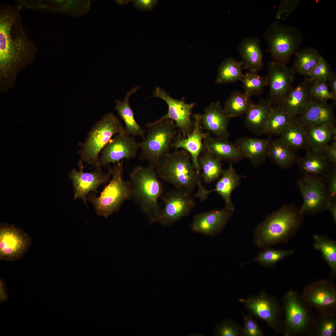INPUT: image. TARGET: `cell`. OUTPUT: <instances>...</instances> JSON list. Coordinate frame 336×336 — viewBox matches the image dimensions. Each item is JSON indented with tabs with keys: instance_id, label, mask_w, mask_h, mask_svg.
Segmentation results:
<instances>
[{
	"instance_id": "obj_1",
	"label": "cell",
	"mask_w": 336,
	"mask_h": 336,
	"mask_svg": "<svg viewBox=\"0 0 336 336\" xmlns=\"http://www.w3.org/2000/svg\"><path fill=\"white\" fill-rule=\"evenodd\" d=\"M19 5L0 6V67L4 74L13 73L31 63L37 50L26 35Z\"/></svg>"
},
{
	"instance_id": "obj_2",
	"label": "cell",
	"mask_w": 336,
	"mask_h": 336,
	"mask_svg": "<svg viewBox=\"0 0 336 336\" xmlns=\"http://www.w3.org/2000/svg\"><path fill=\"white\" fill-rule=\"evenodd\" d=\"M303 215L292 205L283 206L268 215L255 229V245L260 248H266L287 242L299 228Z\"/></svg>"
},
{
	"instance_id": "obj_3",
	"label": "cell",
	"mask_w": 336,
	"mask_h": 336,
	"mask_svg": "<svg viewBox=\"0 0 336 336\" xmlns=\"http://www.w3.org/2000/svg\"><path fill=\"white\" fill-rule=\"evenodd\" d=\"M129 179L132 198L148 216L150 224L158 222L161 210L158 200L163 188L156 170L149 166H137Z\"/></svg>"
},
{
	"instance_id": "obj_4",
	"label": "cell",
	"mask_w": 336,
	"mask_h": 336,
	"mask_svg": "<svg viewBox=\"0 0 336 336\" xmlns=\"http://www.w3.org/2000/svg\"><path fill=\"white\" fill-rule=\"evenodd\" d=\"M158 177L175 189L192 194L196 186L202 184L200 173L194 166L189 154L176 149L164 155L156 169Z\"/></svg>"
},
{
	"instance_id": "obj_5",
	"label": "cell",
	"mask_w": 336,
	"mask_h": 336,
	"mask_svg": "<svg viewBox=\"0 0 336 336\" xmlns=\"http://www.w3.org/2000/svg\"><path fill=\"white\" fill-rule=\"evenodd\" d=\"M123 160L112 166H107L108 172L112 177L109 184L99 196L91 192L87 197V200L93 204L97 214L105 218L118 211L125 201L132 198L130 182L123 178Z\"/></svg>"
},
{
	"instance_id": "obj_6",
	"label": "cell",
	"mask_w": 336,
	"mask_h": 336,
	"mask_svg": "<svg viewBox=\"0 0 336 336\" xmlns=\"http://www.w3.org/2000/svg\"><path fill=\"white\" fill-rule=\"evenodd\" d=\"M126 132L119 119L112 113H107L92 127L85 140L79 143L78 152L81 160L94 166L112 138L116 134Z\"/></svg>"
},
{
	"instance_id": "obj_7",
	"label": "cell",
	"mask_w": 336,
	"mask_h": 336,
	"mask_svg": "<svg viewBox=\"0 0 336 336\" xmlns=\"http://www.w3.org/2000/svg\"><path fill=\"white\" fill-rule=\"evenodd\" d=\"M147 126L146 136L139 143L141 151L139 158L147 160L149 166L156 170L162 157L170 152L177 129L175 122L170 119L156 120Z\"/></svg>"
},
{
	"instance_id": "obj_8",
	"label": "cell",
	"mask_w": 336,
	"mask_h": 336,
	"mask_svg": "<svg viewBox=\"0 0 336 336\" xmlns=\"http://www.w3.org/2000/svg\"><path fill=\"white\" fill-rule=\"evenodd\" d=\"M264 37L267 45V51L270 54L273 61L285 64L299 49L303 40L298 28L285 26L277 21L270 24Z\"/></svg>"
},
{
	"instance_id": "obj_9",
	"label": "cell",
	"mask_w": 336,
	"mask_h": 336,
	"mask_svg": "<svg viewBox=\"0 0 336 336\" xmlns=\"http://www.w3.org/2000/svg\"><path fill=\"white\" fill-rule=\"evenodd\" d=\"M323 178L303 175L297 182V188L303 198L299 209L304 214H315L326 209L329 201L325 184Z\"/></svg>"
},
{
	"instance_id": "obj_10",
	"label": "cell",
	"mask_w": 336,
	"mask_h": 336,
	"mask_svg": "<svg viewBox=\"0 0 336 336\" xmlns=\"http://www.w3.org/2000/svg\"><path fill=\"white\" fill-rule=\"evenodd\" d=\"M31 238L21 228L1 223L0 226V259L12 261L21 258L28 250Z\"/></svg>"
},
{
	"instance_id": "obj_11",
	"label": "cell",
	"mask_w": 336,
	"mask_h": 336,
	"mask_svg": "<svg viewBox=\"0 0 336 336\" xmlns=\"http://www.w3.org/2000/svg\"><path fill=\"white\" fill-rule=\"evenodd\" d=\"M164 206L158 222L164 226L171 225L187 216L195 205L192 194L175 189L161 196Z\"/></svg>"
},
{
	"instance_id": "obj_12",
	"label": "cell",
	"mask_w": 336,
	"mask_h": 336,
	"mask_svg": "<svg viewBox=\"0 0 336 336\" xmlns=\"http://www.w3.org/2000/svg\"><path fill=\"white\" fill-rule=\"evenodd\" d=\"M153 94V96L163 100L168 106L167 113L157 120L171 119L175 122L178 131L183 137L186 138L190 135L193 128L192 111L195 104L185 103L184 97L180 100L174 99L159 87L156 88Z\"/></svg>"
},
{
	"instance_id": "obj_13",
	"label": "cell",
	"mask_w": 336,
	"mask_h": 336,
	"mask_svg": "<svg viewBox=\"0 0 336 336\" xmlns=\"http://www.w3.org/2000/svg\"><path fill=\"white\" fill-rule=\"evenodd\" d=\"M139 149V143L133 136L126 132L116 134L103 149L97 164L91 168L114 164L124 159H132L136 156Z\"/></svg>"
},
{
	"instance_id": "obj_14",
	"label": "cell",
	"mask_w": 336,
	"mask_h": 336,
	"mask_svg": "<svg viewBox=\"0 0 336 336\" xmlns=\"http://www.w3.org/2000/svg\"><path fill=\"white\" fill-rule=\"evenodd\" d=\"M78 165L79 170L72 169L69 174L73 187L74 200L82 199L87 208V197L89 193H100L98 188L109 181L111 175L103 171L100 167L90 172H84L83 161L81 159Z\"/></svg>"
},
{
	"instance_id": "obj_15",
	"label": "cell",
	"mask_w": 336,
	"mask_h": 336,
	"mask_svg": "<svg viewBox=\"0 0 336 336\" xmlns=\"http://www.w3.org/2000/svg\"><path fill=\"white\" fill-rule=\"evenodd\" d=\"M295 73L285 64L274 61L268 65L266 76L269 88L268 99L272 105L278 104L291 90Z\"/></svg>"
},
{
	"instance_id": "obj_16",
	"label": "cell",
	"mask_w": 336,
	"mask_h": 336,
	"mask_svg": "<svg viewBox=\"0 0 336 336\" xmlns=\"http://www.w3.org/2000/svg\"><path fill=\"white\" fill-rule=\"evenodd\" d=\"M250 313L265 322L270 327L278 328L280 309L276 301L262 292L259 294L247 298H240Z\"/></svg>"
},
{
	"instance_id": "obj_17",
	"label": "cell",
	"mask_w": 336,
	"mask_h": 336,
	"mask_svg": "<svg viewBox=\"0 0 336 336\" xmlns=\"http://www.w3.org/2000/svg\"><path fill=\"white\" fill-rule=\"evenodd\" d=\"M286 334L299 333L307 327L310 317L307 310L297 295L290 291L284 299Z\"/></svg>"
},
{
	"instance_id": "obj_18",
	"label": "cell",
	"mask_w": 336,
	"mask_h": 336,
	"mask_svg": "<svg viewBox=\"0 0 336 336\" xmlns=\"http://www.w3.org/2000/svg\"><path fill=\"white\" fill-rule=\"evenodd\" d=\"M233 212L224 208L197 214L194 217L191 229L206 236H215L224 228Z\"/></svg>"
},
{
	"instance_id": "obj_19",
	"label": "cell",
	"mask_w": 336,
	"mask_h": 336,
	"mask_svg": "<svg viewBox=\"0 0 336 336\" xmlns=\"http://www.w3.org/2000/svg\"><path fill=\"white\" fill-rule=\"evenodd\" d=\"M192 116L194 120L192 133L188 136L184 138L178 131L171 144V148H173L175 150L181 149L187 152L190 156L194 166L197 171L200 173L198 158L200 154L205 150L203 140L209 133L203 132L198 114H192Z\"/></svg>"
},
{
	"instance_id": "obj_20",
	"label": "cell",
	"mask_w": 336,
	"mask_h": 336,
	"mask_svg": "<svg viewBox=\"0 0 336 336\" xmlns=\"http://www.w3.org/2000/svg\"><path fill=\"white\" fill-rule=\"evenodd\" d=\"M198 115L203 129L210 132L215 138L228 139L230 135L228 126L230 118L219 101L212 102L204 109L203 114Z\"/></svg>"
},
{
	"instance_id": "obj_21",
	"label": "cell",
	"mask_w": 336,
	"mask_h": 336,
	"mask_svg": "<svg viewBox=\"0 0 336 336\" xmlns=\"http://www.w3.org/2000/svg\"><path fill=\"white\" fill-rule=\"evenodd\" d=\"M303 295L310 305L321 311H329L335 307V290L329 282L321 280L310 284L305 289Z\"/></svg>"
},
{
	"instance_id": "obj_22",
	"label": "cell",
	"mask_w": 336,
	"mask_h": 336,
	"mask_svg": "<svg viewBox=\"0 0 336 336\" xmlns=\"http://www.w3.org/2000/svg\"><path fill=\"white\" fill-rule=\"evenodd\" d=\"M240 176L234 168L232 163L228 168L224 170L221 177L216 184L215 188L212 190H207L202 185L198 187L195 196L201 201L205 200L208 195L213 192H217L223 199L225 208L234 211V206L231 198L232 191L240 184Z\"/></svg>"
},
{
	"instance_id": "obj_23",
	"label": "cell",
	"mask_w": 336,
	"mask_h": 336,
	"mask_svg": "<svg viewBox=\"0 0 336 336\" xmlns=\"http://www.w3.org/2000/svg\"><path fill=\"white\" fill-rule=\"evenodd\" d=\"M334 105L335 103L329 104L327 101L312 97L304 111L296 117V121L302 126L324 124H335Z\"/></svg>"
},
{
	"instance_id": "obj_24",
	"label": "cell",
	"mask_w": 336,
	"mask_h": 336,
	"mask_svg": "<svg viewBox=\"0 0 336 336\" xmlns=\"http://www.w3.org/2000/svg\"><path fill=\"white\" fill-rule=\"evenodd\" d=\"M312 81L307 78L292 87L285 97L278 105L291 115L296 117L304 111L312 97L310 88Z\"/></svg>"
},
{
	"instance_id": "obj_25",
	"label": "cell",
	"mask_w": 336,
	"mask_h": 336,
	"mask_svg": "<svg viewBox=\"0 0 336 336\" xmlns=\"http://www.w3.org/2000/svg\"><path fill=\"white\" fill-rule=\"evenodd\" d=\"M244 69L258 72L264 66L263 53L259 38L253 36L244 39L237 47Z\"/></svg>"
},
{
	"instance_id": "obj_26",
	"label": "cell",
	"mask_w": 336,
	"mask_h": 336,
	"mask_svg": "<svg viewBox=\"0 0 336 336\" xmlns=\"http://www.w3.org/2000/svg\"><path fill=\"white\" fill-rule=\"evenodd\" d=\"M303 127L308 149L314 152L323 153L330 142L336 139V128L334 124H311Z\"/></svg>"
},
{
	"instance_id": "obj_27",
	"label": "cell",
	"mask_w": 336,
	"mask_h": 336,
	"mask_svg": "<svg viewBox=\"0 0 336 336\" xmlns=\"http://www.w3.org/2000/svg\"><path fill=\"white\" fill-rule=\"evenodd\" d=\"M272 106L268 98H261L257 104H253L245 114L244 122L247 129L256 135L264 133Z\"/></svg>"
},
{
	"instance_id": "obj_28",
	"label": "cell",
	"mask_w": 336,
	"mask_h": 336,
	"mask_svg": "<svg viewBox=\"0 0 336 336\" xmlns=\"http://www.w3.org/2000/svg\"><path fill=\"white\" fill-rule=\"evenodd\" d=\"M203 142L205 150L221 161L232 163L245 157L236 144L229 142L228 139L213 137L209 133L203 139Z\"/></svg>"
},
{
	"instance_id": "obj_29",
	"label": "cell",
	"mask_w": 336,
	"mask_h": 336,
	"mask_svg": "<svg viewBox=\"0 0 336 336\" xmlns=\"http://www.w3.org/2000/svg\"><path fill=\"white\" fill-rule=\"evenodd\" d=\"M271 139L249 137L239 138L235 143L247 157L254 166L264 162L268 156V152Z\"/></svg>"
},
{
	"instance_id": "obj_30",
	"label": "cell",
	"mask_w": 336,
	"mask_h": 336,
	"mask_svg": "<svg viewBox=\"0 0 336 336\" xmlns=\"http://www.w3.org/2000/svg\"><path fill=\"white\" fill-rule=\"evenodd\" d=\"M303 157L299 158L297 164L303 175L321 178L325 180L331 168V164L323 153H319L308 149Z\"/></svg>"
},
{
	"instance_id": "obj_31",
	"label": "cell",
	"mask_w": 336,
	"mask_h": 336,
	"mask_svg": "<svg viewBox=\"0 0 336 336\" xmlns=\"http://www.w3.org/2000/svg\"><path fill=\"white\" fill-rule=\"evenodd\" d=\"M139 88L137 86L131 89L127 93L122 101L115 100V109L125 123L124 128L127 134L132 136L141 137L144 140L145 138V130L135 120L134 114L129 105V102L130 96L135 93Z\"/></svg>"
},
{
	"instance_id": "obj_32",
	"label": "cell",
	"mask_w": 336,
	"mask_h": 336,
	"mask_svg": "<svg viewBox=\"0 0 336 336\" xmlns=\"http://www.w3.org/2000/svg\"><path fill=\"white\" fill-rule=\"evenodd\" d=\"M295 151L284 143L279 138L271 139L268 156L279 167L288 169L297 164L300 158Z\"/></svg>"
},
{
	"instance_id": "obj_33",
	"label": "cell",
	"mask_w": 336,
	"mask_h": 336,
	"mask_svg": "<svg viewBox=\"0 0 336 336\" xmlns=\"http://www.w3.org/2000/svg\"><path fill=\"white\" fill-rule=\"evenodd\" d=\"M292 68L294 72L307 78L311 71L323 57L317 50L312 47L299 49Z\"/></svg>"
},
{
	"instance_id": "obj_34",
	"label": "cell",
	"mask_w": 336,
	"mask_h": 336,
	"mask_svg": "<svg viewBox=\"0 0 336 336\" xmlns=\"http://www.w3.org/2000/svg\"><path fill=\"white\" fill-rule=\"evenodd\" d=\"M292 116L278 105H272L271 113L264 133L280 135L287 127L296 122Z\"/></svg>"
},
{
	"instance_id": "obj_35",
	"label": "cell",
	"mask_w": 336,
	"mask_h": 336,
	"mask_svg": "<svg viewBox=\"0 0 336 336\" xmlns=\"http://www.w3.org/2000/svg\"><path fill=\"white\" fill-rule=\"evenodd\" d=\"M198 162L201 171L200 176L206 183L218 179L223 172L222 161L205 150L199 155Z\"/></svg>"
},
{
	"instance_id": "obj_36",
	"label": "cell",
	"mask_w": 336,
	"mask_h": 336,
	"mask_svg": "<svg viewBox=\"0 0 336 336\" xmlns=\"http://www.w3.org/2000/svg\"><path fill=\"white\" fill-rule=\"evenodd\" d=\"M244 69L240 61L228 58L224 60L219 66L215 82L217 84H223L241 81Z\"/></svg>"
},
{
	"instance_id": "obj_37",
	"label": "cell",
	"mask_w": 336,
	"mask_h": 336,
	"mask_svg": "<svg viewBox=\"0 0 336 336\" xmlns=\"http://www.w3.org/2000/svg\"><path fill=\"white\" fill-rule=\"evenodd\" d=\"M253 104L245 93L234 91L225 102L223 109L230 118H235L245 114Z\"/></svg>"
},
{
	"instance_id": "obj_38",
	"label": "cell",
	"mask_w": 336,
	"mask_h": 336,
	"mask_svg": "<svg viewBox=\"0 0 336 336\" xmlns=\"http://www.w3.org/2000/svg\"><path fill=\"white\" fill-rule=\"evenodd\" d=\"M280 135V140L293 150L309 149L304 127L297 122L287 127Z\"/></svg>"
},
{
	"instance_id": "obj_39",
	"label": "cell",
	"mask_w": 336,
	"mask_h": 336,
	"mask_svg": "<svg viewBox=\"0 0 336 336\" xmlns=\"http://www.w3.org/2000/svg\"><path fill=\"white\" fill-rule=\"evenodd\" d=\"M315 249L320 251L322 258L326 261L331 269V274L336 273V243L334 240L325 236L315 235L313 236Z\"/></svg>"
},
{
	"instance_id": "obj_40",
	"label": "cell",
	"mask_w": 336,
	"mask_h": 336,
	"mask_svg": "<svg viewBox=\"0 0 336 336\" xmlns=\"http://www.w3.org/2000/svg\"><path fill=\"white\" fill-rule=\"evenodd\" d=\"M245 92L249 96L260 95L268 86L267 77L259 75L257 72H246L244 74L242 81Z\"/></svg>"
},
{
	"instance_id": "obj_41",
	"label": "cell",
	"mask_w": 336,
	"mask_h": 336,
	"mask_svg": "<svg viewBox=\"0 0 336 336\" xmlns=\"http://www.w3.org/2000/svg\"><path fill=\"white\" fill-rule=\"evenodd\" d=\"M265 249L250 262H257L265 266H272L286 257L293 254L294 252L291 250H276L268 248Z\"/></svg>"
},
{
	"instance_id": "obj_42",
	"label": "cell",
	"mask_w": 336,
	"mask_h": 336,
	"mask_svg": "<svg viewBox=\"0 0 336 336\" xmlns=\"http://www.w3.org/2000/svg\"><path fill=\"white\" fill-rule=\"evenodd\" d=\"M310 93L312 97L322 101H327L330 99L336 100L329 89L328 84L326 81H312L310 88Z\"/></svg>"
},
{
	"instance_id": "obj_43",
	"label": "cell",
	"mask_w": 336,
	"mask_h": 336,
	"mask_svg": "<svg viewBox=\"0 0 336 336\" xmlns=\"http://www.w3.org/2000/svg\"><path fill=\"white\" fill-rule=\"evenodd\" d=\"M331 72L329 64L326 59L322 57L311 71L307 78L312 81L316 80L327 81Z\"/></svg>"
},
{
	"instance_id": "obj_44",
	"label": "cell",
	"mask_w": 336,
	"mask_h": 336,
	"mask_svg": "<svg viewBox=\"0 0 336 336\" xmlns=\"http://www.w3.org/2000/svg\"><path fill=\"white\" fill-rule=\"evenodd\" d=\"M242 328L231 320L222 321L217 326L216 334L220 336H238L242 335Z\"/></svg>"
},
{
	"instance_id": "obj_45",
	"label": "cell",
	"mask_w": 336,
	"mask_h": 336,
	"mask_svg": "<svg viewBox=\"0 0 336 336\" xmlns=\"http://www.w3.org/2000/svg\"><path fill=\"white\" fill-rule=\"evenodd\" d=\"M302 0H282L280 2L275 17L277 20H285L295 11Z\"/></svg>"
},
{
	"instance_id": "obj_46",
	"label": "cell",
	"mask_w": 336,
	"mask_h": 336,
	"mask_svg": "<svg viewBox=\"0 0 336 336\" xmlns=\"http://www.w3.org/2000/svg\"><path fill=\"white\" fill-rule=\"evenodd\" d=\"M244 325L242 329V335L245 336H262L264 334L259 325L250 313L243 315Z\"/></svg>"
},
{
	"instance_id": "obj_47",
	"label": "cell",
	"mask_w": 336,
	"mask_h": 336,
	"mask_svg": "<svg viewBox=\"0 0 336 336\" xmlns=\"http://www.w3.org/2000/svg\"><path fill=\"white\" fill-rule=\"evenodd\" d=\"M336 325L335 320L332 318L323 319L320 323L317 334L320 336H333L335 334Z\"/></svg>"
},
{
	"instance_id": "obj_48",
	"label": "cell",
	"mask_w": 336,
	"mask_h": 336,
	"mask_svg": "<svg viewBox=\"0 0 336 336\" xmlns=\"http://www.w3.org/2000/svg\"><path fill=\"white\" fill-rule=\"evenodd\" d=\"M325 181L327 182V194L329 200L334 201L336 198V168L332 166L327 174Z\"/></svg>"
},
{
	"instance_id": "obj_49",
	"label": "cell",
	"mask_w": 336,
	"mask_h": 336,
	"mask_svg": "<svg viewBox=\"0 0 336 336\" xmlns=\"http://www.w3.org/2000/svg\"><path fill=\"white\" fill-rule=\"evenodd\" d=\"M132 1L137 9L143 12L152 11L158 2L156 0H133Z\"/></svg>"
},
{
	"instance_id": "obj_50",
	"label": "cell",
	"mask_w": 336,
	"mask_h": 336,
	"mask_svg": "<svg viewBox=\"0 0 336 336\" xmlns=\"http://www.w3.org/2000/svg\"><path fill=\"white\" fill-rule=\"evenodd\" d=\"M323 153L333 166H336V139L333 140L326 147Z\"/></svg>"
},
{
	"instance_id": "obj_51",
	"label": "cell",
	"mask_w": 336,
	"mask_h": 336,
	"mask_svg": "<svg viewBox=\"0 0 336 336\" xmlns=\"http://www.w3.org/2000/svg\"><path fill=\"white\" fill-rule=\"evenodd\" d=\"M328 82L329 86H330V91L335 99L336 100V73L335 72H331L329 75L327 80Z\"/></svg>"
},
{
	"instance_id": "obj_52",
	"label": "cell",
	"mask_w": 336,
	"mask_h": 336,
	"mask_svg": "<svg viewBox=\"0 0 336 336\" xmlns=\"http://www.w3.org/2000/svg\"><path fill=\"white\" fill-rule=\"evenodd\" d=\"M326 209L328 210L330 212L333 217V220L336 223V200L334 201H329L328 203Z\"/></svg>"
},
{
	"instance_id": "obj_53",
	"label": "cell",
	"mask_w": 336,
	"mask_h": 336,
	"mask_svg": "<svg viewBox=\"0 0 336 336\" xmlns=\"http://www.w3.org/2000/svg\"><path fill=\"white\" fill-rule=\"evenodd\" d=\"M4 283L2 280H0V300L1 302L7 300V294Z\"/></svg>"
},
{
	"instance_id": "obj_54",
	"label": "cell",
	"mask_w": 336,
	"mask_h": 336,
	"mask_svg": "<svg viewBox=\"0 0 336 336\" xmlns=\"http://www.w3.org/2000/svg\"><path fill=\"white\" fill-rule=\"evenodd\" d=\"M130 0H123V1H119L118 3L121 5H124L128 3L129 2Z\"/></svg>"
}]
</instances>
